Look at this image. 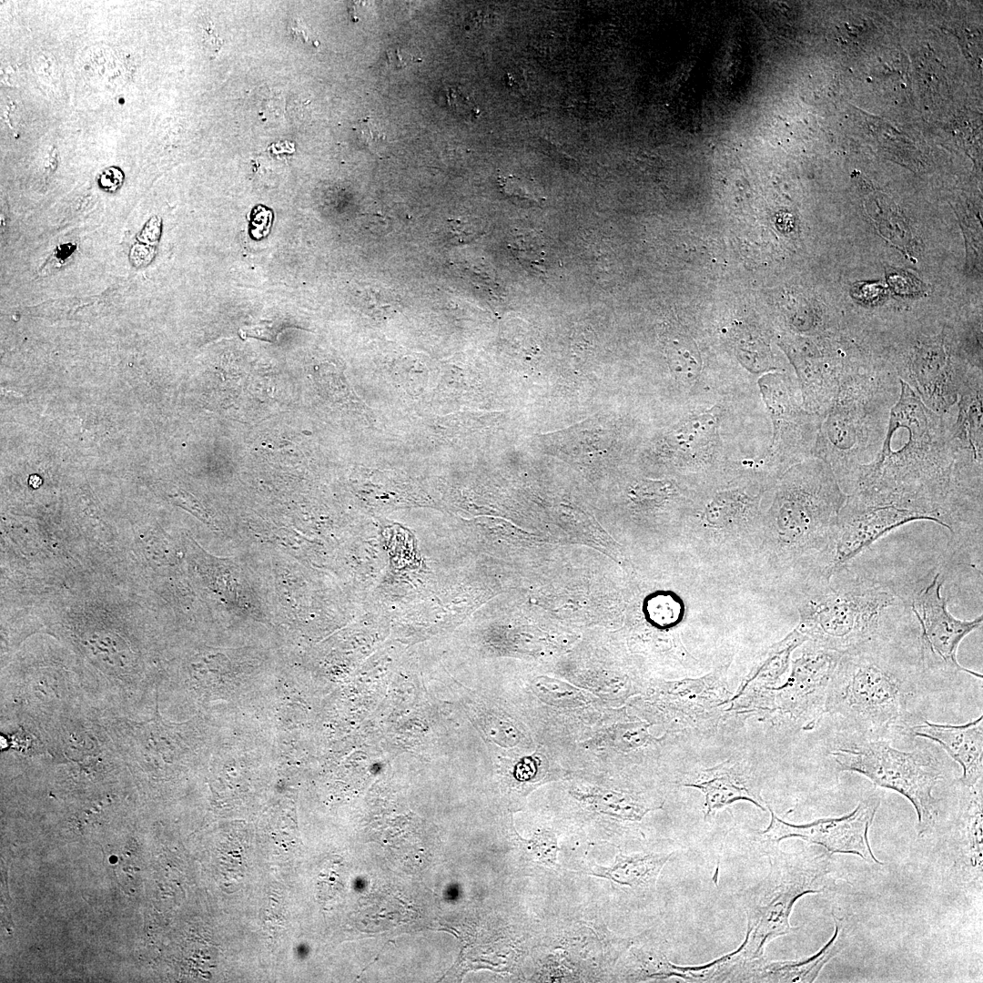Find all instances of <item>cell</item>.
<instances>
[{
  "instance_id": "4316f807",
  "label": "cell",
  "mask_w": 983,
  "mask_h": 983,
  "mask_svg": "<svg viewBox=\"0 0 983 983\" xmlns=\"http://www.w3.org/2000/svg\"><path fill=\"white\" fill-rule=\"evenodd\" d=\"M389 65L396 69L406 67L413 63L421 62L410 50L403 47H391L387 50Z\"/></svg>"
},
{
  "instance_id": "6da1fadb",
  "label": "cell",
  "mask_w": 983,
  "mask_h": 983,
  "mask_svg": "<svg viewBox=\"0 0 983 983\" xmlns=\"http://www.w3.org/2000/svg\"><path fill=\"white\" fill-rule=\"evenodd\" d=\"M846 498L823 460L811 457L790 467L767 501L755 574L794 601L826 583Z\"/></svg>"
},
{
  "instance_id": "f546056e",
  "label": "cell",
  "mask_w": 983,
  "mask_h": 983,
  "mask_svg": "<svg viewBox=\"0 0 983 983\" xmlns=\"http://www.w3.org/2000/svg\"><path fill=\"white\" fill-rule=\"evenodd\" d=\"M160 234V223L157 221L148 222L139 236V239L147 243H156Z\"/></svg>"
},
{
  "instance_id": "52a82bcc",
  "label": "cell",
  "mask_w": 983,
  "mask_h": 983,
  "mask_svg": "<svg viewBox=\"0 0 983 983\" xmlns=\"http://www.w3.org/2000/svg\"><path fill=\"white\" fill-rule=\"evenodd\" d=\"M768 858L767 876L741 897L746 931L736 953L745 965L764 958L766 946L774 939L797 930L790 924L795 904L806 895L825 889L824 877L828 872L825 855L774 849Z\"/></svg>"
},
{
  "instance_id": "7a4b0ae2",
  "label": "cell",
  "mask_w": 983,
  "mask_h": 983,
  "mask_svg": "<svg viewBox=\"0 0 983 983\" xmlns=\"http://www.w3.org/2000/svg\"><path fill=\"white\" fill-rule=\"evenodd\" d=\"M899 382L882 447L859 468L846 494L919 511L948 529L954 472L967 462L953 437L951 410L934 412Z\"/></svg>"
},
{
  "instance_id": "4fadbf2b",
  "label": "cell",
  "mask_w": 983,
  "mask_h": 983,
  "mask_svg": "<svg viewBox=\"0 0 983 983\" xmlns=\"http://www.w3.org/2000/svg\"><path fill=\"white\" fill-rule=\"evenodd\" d=\"M793 661L787 682L776 689L775 703L783 714L803 727H812L825 713L828 684L842 654L807 641Z\"/></svg>"
},
{
  "instance_id": "44dd1931",
  "label": "cell",
  "mask_w": 983,
  "mask_h": 983,
  "mask_svg": "<svg viewBox=\"0 0 983 983\" xmlns=\"http://www.w3.org/2000/svg\"><path fill=\"white\" fill-rule=\"evenodd\" d=\"M512 244L517 257L523 264L537 272H545L546 253L537 235L532 231L528 234L516 235Z\"/></svg>"
},
{
  "instance_id": "2e32d148",
  "label": "cell",
  "mask_w": 983,
  "mask_h": 983,
  "mask_svg": "<svg viewBox=\"0 0 983 983\" xmlns=\"http://www.w3.org/2000/svg\"><path fill=\"white\" fill-rule=\"evenodd\" d=\"M684 786L698 789L704 795V817L739 800L766 810L758 778L750 766L740 762L728 760L702 770L694 779L685 782Z\"/></svg>"
},
{
  "instance_id": "8992f818",
  "label": "cell",
  "mask_w": 983,
  "mask_h": 983,
  "mask_svg": "<svg viewBox=\"0 0 983 983\" xmlns=\"http://www.w3.org/2000/svg\"><path fill=\"white\" fill-rule=\"evenodd\" d=\"M775 483L741 480L699 490L683 525L686 550L718 572L755 573L764 514Z\"/></svg>"
},
{
  "instance_id": "e0dca14e",
  "label": "cell",
  "mask_w": 983,
  "mask_h": 983,
  "mask_svg": "<svg viewBox=\"0 0 983 983\" xmlns=\"http://www.w3.org/2000/svg\"><path fill=\"white\" fill-rule=\"evenodd\" d=\"M835 932L829 941L816 953L796 960L766 961L764 958L750 962L740 981L748 982H813L823 968L847 945L843 918L832 914Z\"/></svg>"
},
{
  "instance_id": "8fae6325",
  "label": "cell",
  "mask_w": 983,
  "mask_h": 983,
  "mask_svg": "<svg viewBox=\"0 0 983 983\" xmlns=\"http://www.w3.org/2000/svg\"><path fill=\"white\" fill-rule=\"evenodd\" d=\"M879 804V799L869 798L859 802L845 816L819 818L800 825L781 819L766 804L771 819L760 835L764 842L774 846L784 839L797 837L820 845L830 853L854 854L869 863L882 864L875 856L868 839V831Z\"/></svg>"
},
{
  "instance_id": "30bf717a",
  "label": "cell",
  "mask_w": 983,
  "mask_h": 983,
  "mask_svg": "<svg viewBox=\"0 0 983 983\" xmlns=\"http://www.w3.org/2000/svg\"><path fill=\"white\" fill-rule=\"evenodd\" d=\"M942 587L940 573H936L927 584L911 595L910 609L918 625L924 668L947 675L966 673L982 678L980 674L959 664L957 652L962 640L982 625L983 616L969 621L956 618L948 609Z\"/></svg>"
},
{
  "instance_id": "d4e9b609",
  "label": "cell",
  "mask_w": 983,
  "mask_h": 983,
  "mask_svg": "<svg viewBox=\"0 0 983 983\" xmlns=\"http://www.w3.org/2000/svg\"><path fill=\"white\" fill-rule=\"evenodd\" d=\"M447 102L451 109L463 117H474L478 113L473 101L460 88L451 87L447 91Z\"/></svg>"
},
{
  "instance_id": "ac0fdd59",
  "label": "cell",
  "mask_w": 983,
  "mask_h": 983,
  "mask_svg": "<svg viewBox=\"0 0 983 983\" xmlns=\"http://www.w3.org/2000/svg\"><path fill=\"white\" fill-rule=\"evenodd\" d=\"M673 854L650 852L623 855L620 852L610 867L596 866L592 874L634 889L652 888L655 887L660 872Z\"/></svg>"
},
{
  "instance_id": "7402d4cb",
  "label": "cell",
  "mask_w": 983,
  "mask_h": 983,
  "mask_svg": "<svg viewBox=\"0 0 983 983\" xmlns=\"http://www.w3.org/2000/svg\"><path fill=\"white\" fill-rule=\"evenodd\" d=\"M522 843L532 860L550 866L557 865L559 848L554 835L546 832L539 833L531 839L522 840Z\"/></svg>"
},
{
  "instance_id": "f1b7e54d",
  "label": "cell",
  "mask_w": 983,
  "mask_h": 983,
  "mask_svg": "<svg viewBox=\"0 0 983 983\" xmlns=\"http://www.w3.org/2000/svg\"><path fill=\"white\" fill-rule=\"evenodd\" d=\"M884 293V288L878 284H860L855 286L854 294L856 299L866 304L868 295L870 294L871 305L877 304L881 299V296Z\"/></svg>"
},
{
  "instance_id": "83f0119b",
  "label": "cell",
  "mask_w": 983,
  "mask_h": 983,
  "mask_svg": "<svg viewBox=\"0 0 983 983\" xmlns=\"http://www.w3.org/2000/svg\"><path fill=\"white\" fill-rule=\"evenodd\" d=\"M451 238L458 243H466L474 237V228L469 223L459 220L451 221L448 227Z\"/></svg>"
},
{
  "instance_id": "277c9868",
  "label": "cell",
  "mask_w": 983,
  "mask_h": 983,
  "mask_svg": "<svg viewBox=\"0 0 983 983\" xmlns=\"http://www.w3.org/2000/svg\"><path fill=\"white\" fill-rule=\"evenodd\" d=\"M899 392V378L886 362L846 353L813 451L831 467L846 493L859 468L877 456Z\"/></svg>"
},
{
  "instance_id": "ffe728a7",
  "label": "cell",
  "mask_w": 983,
  "mask_h": 983,
  "mask_svg": "<svg viewBox=\"0 0 983 983\" xmlns=\"http://www.w3.org/2000/svg\"><path fill=\"white\" fill-rule=\"evenodd\" d=\"M595 802L607 814L631 821H640L648 812L662 807L661 804L649 803L633 795L617 792L597 795Z\"/></svg>"
},
{
  "instance_id": "9c48e42d",
  "label": "cell",
  "mask_w": 983,
  "mask_h": 983,
  "mask_svg": "<svg viewBox=\"0 0 983 983\" xmlns=\"http://www.w3.org/2000/svg\"><path fill=\"white\" fill-rule=\"evenodd\" d=\"M761 389L774 429L768 468L772 476L779 479L793 465L813 457L822 418L804 407L793 376H765Z\"/></svg>"
},
{
  "instance_id": "484cf974",
  "label": "cell",
  "mask_w": 983,
  "mask_h": 983,
  "mask_svg": "<svg viewBox=\"0 0 983 983\" xmlns=\"http://www.w3.org/2000/svg\"><path fill=\"white\" fill-rule=\"evenodd\" d=\"M888 280L893 289L899 294H913L920 290L918 280L906 273H891Z\"/></svg>"
},
{
  "instance_id": "cb8c5ba5",
  "label": "cell",
  "mask_w": 983,
  "mask_h": 983,
  "mask_svg": "<svg viewBox=\"0 0 983 983\" xmlns=\"http://www.w3.org/2000/svg\"><path fill=\"white\" fill-rule=\"evenodd\" d=\"M502 186L509 195L528 200H540L539 191L532 181L509 177L502 179Z\"/></svg>"
},
{
  "instance_id": "9a60e30c",
  "label": "cell",
  "mask_w": 983,
  "mask_h": 983,
  "mask_svg": "<svg viewBox=\"0 0 983 983\" xmlns=\"http://www.w3.org/2000/svg\"><path fill=\"white\" fill-rule=\"evenodd\" d=\"M907 735L929 739L939 745L962 768L960 783L977 785L983 775V716L962 725L937 724L922 720Z\"/></svg>"
},
{
  "instance_id": "ba28073f",
  "label": "cell",
  "mask_w": 983,
  "mask_h": 983,
  "mask_svg": "<svg viewBox=\"0 0 983 983\" xmlns=\"http://www.w3.org/2000/svg\"><path fill=\"white\" fill-rule=\"evenodd\" d=\"M830 754L839 771L860 774L877 786L907 798L917 812L919 834L935 826L939 810L933 790L943 771L928 749L904 751L885 738L861 737Z\"/></svg>"
},
{
  "instance_id": "d6986e66",
  "label": "cell",
  "mask_w": 983,
  "mask_h": 983,
  "mask_svg": "<svg viewBox=\"0 0 983 983\" xmlns=\"http://www.w3.org/2000/svg\"><path fill=\"white\" fill-rule=\"evenodd\" d=\"M717 416L707 411L690 418L679 424L670 433V443L684 462L697 458L717 431Z\"/></svg>"
},
{
  "instance_id": "603a6c76",
  "label": "cell",
  "mask_w": 983,
  "mask_h": 983,
  "mask_svg": "<svg viewBox=\"0 0 983 983\" xmlns=\"http://www.w3.org/2000/svg\"><path fill=\"white\" fill-rule=\"evenodd\" d=\"M357 134L359 143L371 151L378 152L387 143L385 133L370 118L360 121Z\"/></svg>"
},
{
  "instance_id": "5bb4252c",
  "label": "cell",
  "mask_w": 983,
  "mask_h": 983,
  "mask_svg": "<svg viewBox=\"0 0 983 983\" xmlns=\"http://www.w3.org/2000/svg\"><path fill=\"white\" fill-rule=\"evenodd\" d=\"M784 346L796 372L804 407L823 420L838 388L846 350L801 338H788Z\"/></svg>"
},
{
  "instance_id": "3957f363",
  "label": "cell",
  "mask_w": 983,
  "mask_h": 983,
  "mask_svg": "<svg viewBox=\"0 0 983 983\" xmlns=\"http://www.w3.org/2000/svg\"><path fill=\"white\" fill-rule=\"evenodd\" d=\"M926 672L918 636L907 628L842 654L831 676L825 713L863 737L907 735L917 679Z\"/></svg>"
},
{
  "instance_id": "7c38bea8",
  "label": "cell",
  "mask_w": 983,
  "mask_h": 983,
  "mask_svg": "<svg viewBox=\"0 0 983 983\" xmlns=\"http://www.w3.org/2000/svg\"><path fill=\"white\" fill-rule=\"evenodd\" d=\"M917 521L937 520L914 509L849 494L837 522L835 569L848 562L893 530Z\"/></svg>"
},
{
  "instance_id": "4dcf8cb0",
  "label": "cell",
  "mask_w": 983,
  "mask_h": 983,
  "mask_svg": "<svg viewBox=\"0 0 983 983\" xmlns=\"http://www.w3.org/2000/svg\"><path fill=\"white\" fill-rule=\"evenodd\" d=\"M150 253V250L146 247H144L143 253H140L138 247H135L132 250L135 258L134 264H143L145 261L147 262L151 258Z\"/></svg>"
},
{
  "instance_id": "5b68a950",
  "label": "cell",
  "mask_w": 983,
  "mask_h": 983,
  "mask_svg": "<svg viewBox=\"0 0 983 983\" xmlns=\"http://www.w3.org/2000/svg\"><path fill=\"white\" fill-rule=\"evenodd\" d=\"M913 592L855 573L848 564L794 601L807 641L840 654L908 628Z\"/></svg>"
}]
</instances>
